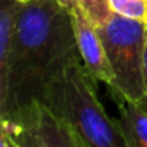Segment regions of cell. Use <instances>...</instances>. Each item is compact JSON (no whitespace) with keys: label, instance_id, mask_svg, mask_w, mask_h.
<instances>
[{"label":"cell","instance_id":"2","mask_svg":"<svg viewBox=\"0 0 147 147\" xmlns=\"http://www.w3.org/2000/svg\"><path fill=\"white\" fill-rule=\"evenodd\" d=\"M41 105L54 112L89 147H128L119 123L106 114L96 79L82 63L60 73L46 89Z\"/></svg>","mask_w":147,"mask_h":147},{"label":"cell","instance_id":"3","mask_svg":"<svg viewBox=\"0 0 147 147\" xmlns=\"http://www.w3.org/2000/svg\"><path fill=\"white\" fill-rule=\"evenodd\" d=\"M100 36L115 74L112 93L130 101L139 103L144 98V49L147 22L123 18L112 13L109 21L98 27Z\"/></svg>","mask_w":147,"mask_h":147},{"label":"cell","instance_id":"10","mask_svg":"<svg viewBox=\"0 0 147 147\" xmlns=\"http://www.w3.org/2000/svg\"><path fill=\"white\" fill-rule=\"evenodd\" d=\"M144 87H146V93H144V98L141 100L138 105L142 109L147 111V33H146V49H144Z\"/></svg>","mask_w":147,"mask_h":147},{"label":"cell","instance_id":"9","mask_svg":"<svg viewBox=\"0 0 147 147\" xmlns=\"http://www.w3.org/2000/svg\"><path fill=\"white\" fill-rule=\"evenodd\" d=\"M0 131L7 134L10 147H30L27 139H26V136H24V133H22V130H21L19 123H16V122L2 119Z\"/></svg>","mask_w":147,"mask_h":147},{"label":"cell","instance_id":"7","mask_svg":"<svg viewBox=\"0 0 147 147\" xmlns=\"http://www.w3.org/2000/svg\"><path fill=\"white\" fill-rule=\"evenodd\" d=\"M109 5L120 16L147 22V0H109Z\"/></svg>","mask_w":147,"mask_h":147},{"label":"cell","instance_id":"5","mask_svg":"<svg viewBox=\"0 0 147 147\" xmlns=\"http://www.w3.org/2000/svg\"><path fill=\"white\" fill-rule=\"evenodd\" d=\"M13 122L19 123L30 147H89L41 103L32 105Z\"/></svg>","mask_w":147,"mask_h":147},{"label":"cell","instance_id":"8","mask_svg":"<svg viewBox=\"0 0 147 147\" xmlns=\"http://www.w3.org/2000/svg\"><path fill=\"white\" fill-rule=\"evenodd\" d=\"M82 8L89 13L90 19L96 24V27H101L109 21L114 11L111 10L109 0H78Z\"/></svg>","mask_w":147,"mask_h":147},{"label":"cell","instance_id":"6","mask_svg":"<svg viewBox=\"0 0 147 147\" xmlns=\"http://www.w3.org/2000/svg\"><path fill=\"white\" fill-rule=\"evenodd\" d=\"M112 96L119 105V123L128 147H147V111L120 95Z\"/></svg>","mask_w":147,"mask_h":147},{"label":"cell","instance_id":"11","mask_svg":"<svg viewBox=\"0 0 147 147\" xmlns=\"http://www.w3.org/2000/svg\"><path fill=\"white\" fill-rule=\"evenodd\" d=\"M0 147H10V142H8V138L5 133L0 131Z\"/></svg>","mask_w":147,"mask_h":147},{"label":"cell","instance_id":"1","mask_svg":"<svg viewBox=\"0 0 147 147\" xmlns=\"http://www.w3.org/2000/svg\"><path fill=\"white\" fill-rule=\"evenodd\" d=\"M82 63L70 11L60 0L24 3L8 62L0 70V117L14 120L68 67Z\"/></svg>","mask_w":147,"mask_h":147},{"label":"cell","instance_id":"4","mask_svg":"<svg viewBox=\"0 0 147 147\" xmlns=\"http://www.w3.org/2000/svg\"><path fill=\"white\" fill-rule=\"evenodd\" d=\"M60 2L70 11L82 65L96 81H101L108 84V87H112L115 74L106 55V49L96 24L90 19L89 13L78 0H60Z\"/></svg>","mask_w":147,"mask_h":147},{"label":"cell","instance_id":"12","mask_svg":"<svg viewBox=\"0 0 147 147\" xmlns=\"http://www.w3.org/2000/svg\"><path fill=\"white\" fill-rule=\"evenodd\" d=\"M18 2H21V3H27V2H33V0H18Z\"/></svg>","mask_w":147,"mask_h":147}]
</instances>
